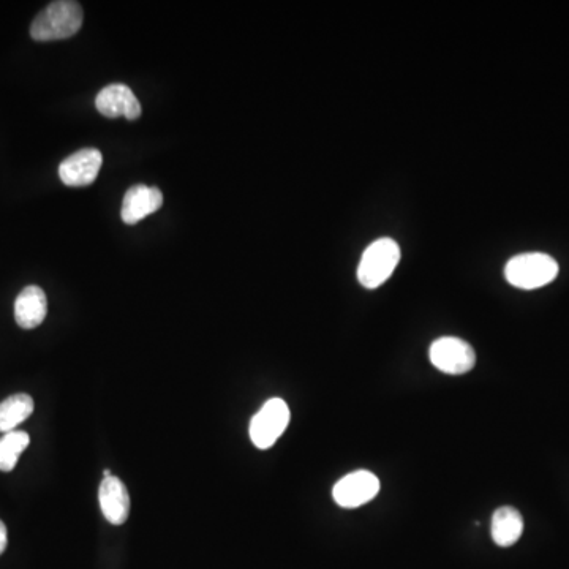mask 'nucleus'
Masks as SVG:
<instances>
[{"instance_id": "1", "label": "nucleus", "mask_w": 569, "mask_h": 569, "mask_svg": "<svg viewBox=\"0 0 569 569\" xmlns=\"http://www.w3.org/2000/svg\"><path fill=\"white\" fill-rule=\"evenodd\" d=\"M83 8L73 0H57L38 13L31 26L35 42L64 40L78 34L83 26Z\"/></svg>"}, {"instance_id": "2", "label": "nucleus", "mask_w": 569, "mask_h": 569, "mask_svg": "<svg viewBox=\"0 0 569 569\" xmlns=\"http://www.w3.org/2000/svg\"><path fill=\"white\" fill-rule=\"evenodd\" d=\"M557 276V261L546 253H522L511 258L505 268L506 280L521 290L546 287Z\"/></svg>"}, {"instance_id": "3", "label": "nucleus", "mask_w": 569, "mask_h": 569, "mask_svg": "<svg viewBox=\"0 0 569 569\" xmlns=\"http://www.w3.org/2000/svg\"><path fill=\"white\" fill-rule=\"evenodd\" d=\"M400 260V247L394 239L381 238L370 244L362 253L358 268V280L367 290L381 287Z\"/></svg>"}, {"instance_id": "4", "label": "nucleus", "mask_w": 569, "mask_h": 569, "mask_svg": "<svg viewBox=\"0 0 569 569\" xmlns=\"http://www.w3.org/2000/svg\"><path fill=\"white\" fill-rule=\"evenodd\" d=\"M291 413L285 400L274 397L258 410L250 421V438L258 449H269L276 445L290 424Z\"/></svg>"}, {"instance_id": "5", "label": "nucleus", "mask_w": 569, "mask_h": 569, "mask_svg": "<svg viewBox=\"0 0 569 569\" xmlns=\"http://www.w3.org/2000/svg\"><path fill=\"white\" fill-rule=\"evenodd\" d=\"M430 362L440 372L464 375L475 367L476 355L470 343L459 337H440L429 348Z\"/></svg>"}, {"instance_id": "6", "label": "nucleus", "mask_w": 569, "mask_h": 569, "mask_svg": "<svg viewBox=\"0 0 569 569\" xmlns=\"http://www.w3.org/2000/svg\"><path fill=\"white\" fill-rule=\"evenodd\" d=\"M380 492V479L367 470L343 476L332 489V497L342 508L353 509L372 502Z\"/></svg>"}, {"instance_id": "7", "label": "nucleus", "mask_w": 569, "mask_h": 569, "mask_svg": "<svg viewBox=\"0 0 569 569\" xmlns=\"http://www.w3.org/2000/svg\"><path fill=\"white\" fill-rule=\"evenodd\" d=\"M103 165L102 152L87 147L70 155L59 166V178L68 187H86L97 179Z\"/></svg>"}, {"instance_id": "8", "label": "nucleus", "mask_w": 569, "mask_h": 569, "mask_svg": "<svg viewBox=\"0 0 569 569\" xmlns=\"http://www.w3.org/2000/svg\"><path fill=\"white\" fill-rule=\"evenodd\" d=\"M97 111L110 119L125 117L129 121H136L141 116V103L132 89L125 84H110L98 92L95 98Z\"/></svg>"}, {"instance_id": "9", "label": "nucleus", "mask_w": 569, "mask_h": 569, "mask_svg": "<svg viewBox=\"0 0 569 569\" xmlns=\"http://www.w3.org/2000/svg\"><path fill=\"white\" fill-rule=\"evenodd\" d=\"M98 500L106 521L113 525L127 522L130 513V495L121 479L113 475L103 478L98 489Z\"/></svg>"}, {"instance_id": "10", "label": "nucleus", "mask_w": 569, "mask_h": 569, "mask_svg": "<svg viewBox=\"0 0 569 569\" xmlns=\"http://www.w3.org/2000/svg\"><path fill=\"white\" fill-rule=\"evenodd\" d=\"M162 206L163 193L157 187L136 184L125 193L121 217L127 225H136L146 219L147 215L159 211Z\"/></svg>"}, {"instance_id": "11", "label": "nucleus", "mask_w": 569, "mask_h": 569, "mask_svg": "<svg viewBox=\"0 0 569 569\" xmlns=\"http://www.w3.org/2000/svg\"><path fill=\"white\" fill-rule=\"evenodd\" d=\"M48 313V299L45 291L37 285L24 288L15 302V320L23 329H34L42 325Z\"/></svg>"}, {"instance_id": "12", "label": "nucleus", "mask_w": 569, "mask_h": 569, "mask_svg": "<svg viewBox=\"0 0 569 569\" xmlns=\"http://www.w3.org/2000/svg\"><path fill=\"white\" fill-rule=\"evenodd\" d=\"M524 533L522 514L513 506H502L495 511L490 525V535L500 547L516 544Z\"/></svg>"}, {"instance_id": "13", "label": "nucleus", "mask_w": 569, "mask_h": 569, "mask_svg": "<svg viewBox=\"0 0 569 569\" xmlns=\"http://www.w3.org/2000/svg\"><path fill=\"white\" fill-rule=\"evenodd\" d=\"M34 400L27 394H15L0 404V432H13L34 413Z\"/></svg>"}, {"instance_id": "14", "label": "nucleus", "mask_w": 569, "mask_h": 569, "mask_svg": "<svg viewBox=\"0 0 569 569\" xmlns=\"http://www.w3.org/2000/svg\"><path fill=\"white\" fill-rule=\"evenodd\" d=\"M29 443L31 438L23 430H13L0 438V472H12Z\"/></svg>"}, {"instance_id": "15", "label": "nucleus", "mask_w": 569, "mask_h": 569, "mask_svg": "<svg viewBox=\"0 0 569 569\" xmlns=\"http://www.w3.org/2000/svg\"><path fill=\"white\" fill-rule=\"evenodd\" d=\"M8 535L7 527H5L4 522L0 521V555L4 554L5 549H7Z\"/></svg>"}]
</instances>
